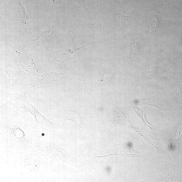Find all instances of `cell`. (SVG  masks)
Masks as SVG:
<instances>
[{
  "mask_svg": "<svg viewBox=\"0 0 182 182\" xmlns=\"http://www.w3.org/2000/svg\"><path fill=\"white\" fill-rule=\"evenodd\" d=\"M132 43L133 54L134 55L135 52L138 51L140 49L138 40L134 38L132 40Z\"/></svg>",
  "mask_w": 182,
  "mask_h": 182,
  "instance_id": "cell-5",
  "label": "cell"
},
{
  "mask_svg": "<svg viewBox=\"0 0 182 182\" xmlns=\"http://www.w3.org/2000/svg\"><path fill=\"white\" fill-rule=\"evenodd\" d=\"M181 42V45H182V38Z\"/></svg>",
  "mask_w": 182,
  "mask_h": 182,
  "instance_id": "cell-8",
  "label": "cell"
},
{
  "mask_svg": "<svg viewBox=\"0 0 182 182\" xmlns=\"http://www.w3.org/2000/svg\"><path fill=\"white\" fill-rule=\"evenodd\" d=\"M148 24L154 28H158L159 23L158 17L156 16L152 17V18H150L148 21Z\"/></svg>",
  "mask_w": 182,
  "mask_h": 182,
  "instance_id": "cell-4",
  "label": "cell"
},
{
  "mask_svg": "<svg viewBox=\"0 0 182 182\" xmlns=\"http://www.w3.org/2000/svg\"><path fill=\"white\" fill-rule=\"evenodd\" d=\"M182 125L181 126V127L178 130L176 134V139H178L179 138H181V137L182 136Z\"/></svg>",
  "mask_w": 182,
  "mask_h": 182,
  "instance_id": "cell-7",
  "label": "cell"
},
{
  "mask_svg": "<svg viewBox=\"0 0 182 182\" xmlns=\"http://www.w3.org/2000/svg\"><path fill=\"white\" fill-rule=\"evenodd\" d=\"M113 72L110 71H105L104 72L102 77L101 78L99 81L98 84H104L109 82L111 80L112 78L113 77Z\"/></svg>",
  "mask_w": 182,
  "mask_h": 182,
  "instance_id": "cell-3",
  "label": "cell"
},
{
  "mask_svg": "<svg viewBox=\"0 0 182 182\" xmlns=\"http://www.w3.org/2000/svg\"><path fill=\"white\" fill-rule=\"evenodd\" d=\"M131 15L125 16L118 12H116L114 16V22L120 26H124L126 22L130 20Z\"/></svg>",
  "mask_w": 182,
  "mask_h": 182,
  "instance_id": "cell-2",
  "label": "cell"
},
{
  "mask_svg": "<svg viewBox=\"0 0 182 182\" xmlns=\"http://www.w3.org/2000/svg\"><path fill=\"white\" fill-rule=\"evenodd\" d=\"M147 71L148 75L151 77L154 74V73L155 72V69L154 66H152L151 65L148 68Z\"/></svg>",
  "mask_w": 182,
  "mask_h": 182,
  "instance_id": "cell-6",
  "label": "cell"
},
{
  "mask_svg": "<svg viewBox=\"0 0 182 182\" xmlns=\"http://www.w3.org/2000/svg\"><path fill=\"white\" fill-rule=\"evenodd\" d=\"M71 120L74 123L75 126L77 128H81V118L80 114L75 110H70L65 120Z\"/></svg>",
  "mask_w": 182,
  "mask_h": 182,
  "instance_id": "cell-1",
  "label": "cell"
}]
</instances>
